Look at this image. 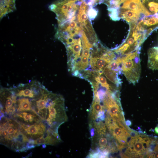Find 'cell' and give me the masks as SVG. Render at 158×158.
Masks as SVG:
<instances>
[{"label": "cell", "mask_w": 158, "mask_h": 158, "mask_svg": "<svg viewBox=\"0 0 158 158\" xmlns=\"http://www.w3.org/2000/svg\"><path fill=\"white\" fill-rule=\"evenodd\" d=\"M33 93L29 99L31 111L37 115L48 129L58 132L67 120L63 96L49 91L39 81H33Z\"/></svg>", "instance_id": "cell-1"}, {"label": "cell", "mask_w": 158, "mask_h": 158, "mask_svg": "<svg viewBox=\"0 0 158 158\" xmlns=\"http://www.w3.org/2000/svg\"><path fill=\"white\" fill-rule=\"evenodd\" d=\"M0 144L16 152H26L35 147L18 121L0 113Z\"/></svg>", "instance_id": "cell-2"}, {"label": "cell", "mask_w": 158, "mask_h": 158, "mask_svg": "<svg viewBox=\"0 0 158 158\" xmlns=\"http://www.w3.org/2000/svg\"><path fill=\"white\" fill-rule=\"evenodd\" d=\"M140 49L121 56V69L127 80L133 85L137 83L141 72Z\"/></svg>", "instance_id": "cell-3"}, {"label": "cell", "mask_w": 158, "mask_h": 158, "mask_svg": "<svg viewBox=\"0 0 158 158\" xmlns=\"http://www.w3.org/2000/svg\"><path fill=\"white\" fill-rule=\"evenodd\" d=\"M130 30L126 40L119 46L114 49V52L121 56L136 51L149 35L147 30H142L137 23H130Z\"/></svg>", "instance_id": "cell-4"}, {"label": "cell", "mask_w": 158, "mask_h": 158, "mask_svg": "<svg viewBox=\"0 0 158 158\" xmlns=\"http://www.w3.org/2000/svg\"><path fill=\"white\" fill-rule=\"evenodd\" d=\"M105 123L108 132L114 139L118 150L126 148L131 139L130 128L125 123L106 115Z\"/></svg>", "instance_id": "cell-5"}, {"label": "cell", "mask_w": 158, "mask_h": 158, "mask_svg": "<svg viewBox=\"0 0 158 158\" xmlns=\"http://www.w3.org/2000/svg\"><path fill=\"white\" fill-rule=\"evenodd\" d=\"M131 137L123 154L128 158L145 157L149 147L148 138L145 135L138 134Z\"/></svg>", "instance_id": "cell-6"}, {"label": "cell", "mask_w": 158, "mask_h": 158, "mask_svg": "<svg viewBox=\"0 0 158 158\" xmlns=\"http://www.w3.org/2000/svg\"><path fill=\"white\" fill-rule=\"evenodd\" d=\"M120 62L117 59L111 62L104 68L103 73L107 78L115 84L117 87L121 86V80L119 77L121 73L120 65Z\"/></svg>", "instance_id": "cell-7"}, {"label": "cell", "mask_w": 158, "mask_h": 158, "mask_svg": "<svg viewBox=\"0 0 158 158\" xmlns=\"http://www.w3.org/2000/svg\"><path fill=\"white\" fill-rule=\"evenodd\" d=\"M120 8L132 10L146 16L151 15L141 0H128L123 2Z\"/></svg>", "instance_id": "cell-8"}, {"label": "cell", "mask_w": 158, "mask_h": 158, "mask_svg": "<svg viewBox=\"0 0 158 158\" xmlns=\"http://www.w3.org/2000/svg\"><path fill=\"white\" fill-rule=\"evenodd\" d=\"M118 16L119 18L124 19L129 23H137L144 15L132 10L120 8L118 10Z\"/></svg>", "instance_id": "cell-9"}, {"label": "cell", "mask_w": 158, "mask_h": 158, "mask_svg": "<svg viewBox=\"0 0 158 158\" xmlns=\"http://www.w3.org/2000/svg\"><path fill=\"white\" fill-rule=\"evenodd\" d=\"M147 54L148 67L152 70H158V47L150 48Z\"/></svg>", "instance_id": "cell-10"}, {"label": "cell", "mask_w": 158, "mask_h": 158, "mask_svg": "<svg viewBox=\"0 0 158 158\" xmlns=\"http://www.w3.org/2000/svg\"><path fill=\"white\" fill-rule=\"evenodd\" d=\"M142 2L150 16L158 19V0H142Z\"/></svg>", "instance_id": "cell-11"}, {"label": "cell", "mask_w": 158, "mask_h": 158, "mask_svg": "<svg viewBox=\"0 0 158 158\" xmlns=\"http://www.w3.org/2000/svg\"><path fill=\"white\" fill-rule=\"evenodd\" d=\"M93 79H94L101 86L108 90H112L111 87L107 83L106 78L103 76L100 75Z\"/></svg>", "instance_id": "cell-12"}, {"label": "cell", "mask_w": 158, "mask_h": 158, "mask_svg": "<svg viewBox=\"0 0 158 158\" xmlns=\"http://www.w3.org/2000/svg\"><path fill=\"white\" fill-rule=\"evenodd\" d=\"M98 11L95 8L90 7L88 11L87 14L90 19L93 20L95 19L97 15Z\"/></svg>", "instance_id": "cell-13"}, {"label": "cell", "mask_w": 158, "mask_h": 158, "mask_svg": "<svg viewBox=\"0 0 158 158\" xmlns=\"http://www.w3.org/2000/svg\"><path fill=\"white\" fill-rule=\"evenodd\" d=\"M82 47L83 51L81 55L84 56L89 58L90 56V49L85 47Z\"/></svg>", "instance_id": "cell-14"}, {"label": "cell", "mask_w": 158, "mask_h": 158, "mask_svg": "<svg viewBox=\"0 0 158 158\" xmlns=\"http://www.w3.org/2000/svg\"><path fill=\"white\" fill-rule=\"evenodd\" d=\"M68 27L70 30L71 29L76 28L78 26H77V24L76 21L73 20L71 21H70Z\"/></svg>", "instance_id": "cell-15"}, {"label": "cell", "mask_w": 158, "mask_h": 158, "mask_svg": "<svg viewBox=\"0 0 158 158\" xmlns=\"http://www.w3.org/2000/svg\"><path fill=\"white\" fill-rule=\"evenodd\" d=\"M126 125L128 126H130L131 125V121L129 120H127L126 122Z\"/></svg>", "instance_id": "cell-16"}, {"label": "cell", "mask_w": 158, "mask_h": 158, "mask_svg": "<svg viewBox=\"0 0 158 158\" xmlns=\"http://www.w3.org/2000/svg\"><path fill=\"white\" fill-rule=\"evenodd\" d=\"M128 0H118L119 3L120 5L122 3Z\"/></svg>", "instance_id": "cell-17"}, {"label": "cell", "mask_w": 158, "mask_h": 158, "mask_svg": "<svg viewBox=\"0 0 158 158\" xmlns=\"http://www.w3.org/2000/svg\"><path fill=\"white\" fill-rule=\"evenodd\" d=\"M155 132L158 134V125L155 128Z\"/></svg>", "instance_id": "cell-18"}, {"label": "cell", "mask_w": 158, "mask_h": 158, "mask_svg": "<svg viewBox=\"0 0 158 158\" xmlns=\"http://www.w3.org/2000/svg\"><path fill=\"white\" fill-rule=\"evenodd\" d=\"M92 1H97L98 0H91Z\"/></svg>", "instance_id": "cell-19"}]
</instances>
